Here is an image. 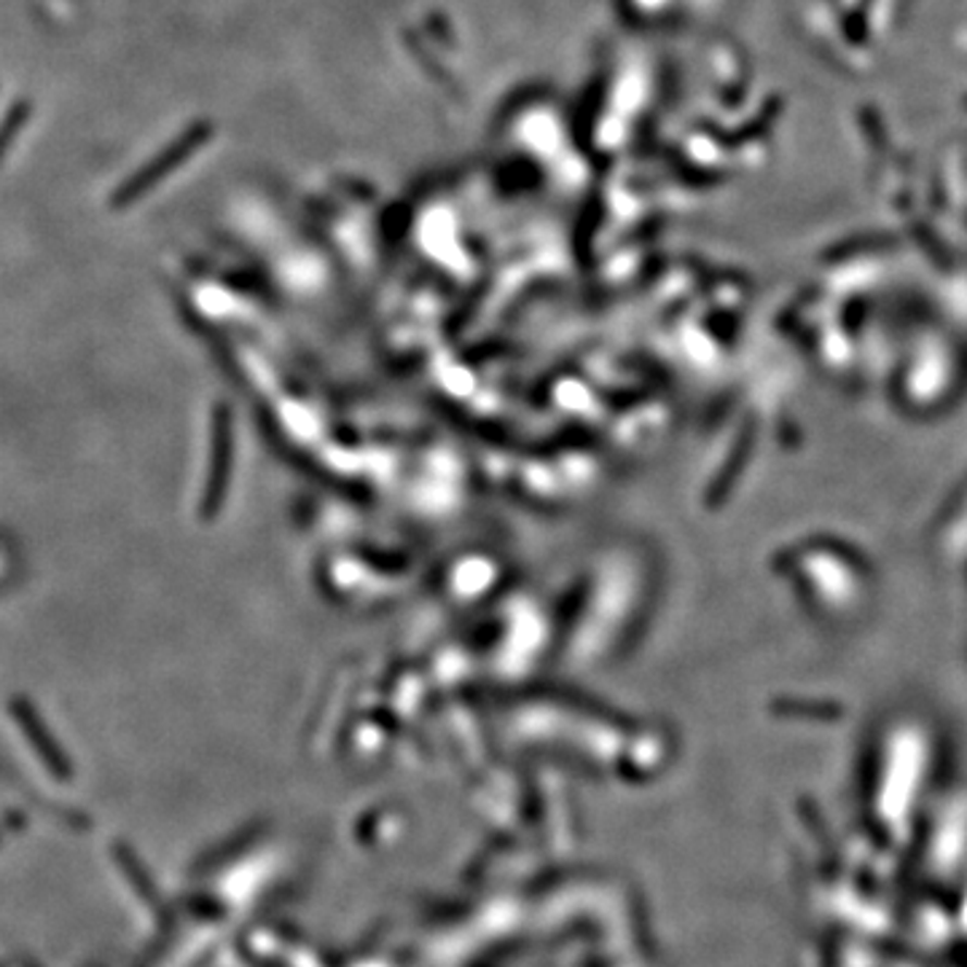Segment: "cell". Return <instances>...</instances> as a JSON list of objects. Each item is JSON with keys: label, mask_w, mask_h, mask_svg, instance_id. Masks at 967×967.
I'll list each match as a JSON object with an SVG mask.
<instances>
[{"label": "cell", "mask_w": 967, "mask_h": 967, "mask_svg": "<svg viewBox=\"0 0 967 967\" xmlns=\"http://www.w3.org/2000/svg\"><path fill=\"white\" fill-rule=\"evenodd\" d=\"M213 135V127L208 122H197L191 127H186V133L177 135L170 146L162 148V153H157L153 159H148L140 170L133 177L122 183L113 194V204L116 208H124V204H133L140 197H146L153 186L164 181L168 175H173L181 164H186L204 142L210 140Z\"/></svg>", "instance_id": "1"}, {"label": "cell", "mask_w": 967, "mask_h": 967, "mask_svg": "<svg viewBox=\"0 0 967 967\" xmlns=\"http://www.w3.org/2000/svg\"><path fill=\"white\" fill-rule=\"evenodd\" d=\"M14 715H16V720L25 726L27 740L33 742V747H36V753L41 755V760H46V766H49L57 777H67V764H62V755L57 753L54 742L49 740V734H46V729L41 726V720L36 718V712H33L30 704H27L25 699H16Z\"/></svg>", "instance_id": "2"}, {"label": "cell", "mask_w": 967, "mask_h": 967, "mask_svg": "<svg viewBox=\"0 0 967 967\" xmlns=\"http://www.w3.org/2000/svg\"><path fill=\"white\" fill-rule=\"evenodd\" d=\"M27 119H30V102L27 100L14 102V106H11V111L5 113L3 124H0V162H3V157H5V151H9L11 142L16 140V135L25 129Z\"/></svg>", "instance_id": "3"}]
</instances>
